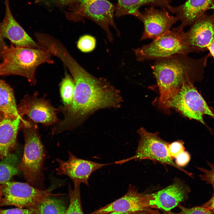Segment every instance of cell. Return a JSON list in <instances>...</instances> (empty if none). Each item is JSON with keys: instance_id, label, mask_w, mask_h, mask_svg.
<instances>
[{"instance_id": "obj_15", "label": "cell", "mask_w": 214, "mask_h": 214, "mask_svg": "<svg viewBox=\"0 0 214 214\" xmlns=\"http://www.w3.org/2000/svg\"><path fill=\"white\" fill-rule=\"evenodd\" d=\"M190 190L187 186L179 180L171 185L156 192L152 193L151 205L152 208L169 211L181 202L186 200Z\"/></svg>"}, {"instance_id": "obj_12", "label": "cell", "mask_w": 214, "mask_h": 214, "mask_svg": "<svg viewBox=\"0 0 214 214\" xmlns=\"http://www.w3.org/2000/svg\"><path fill=\"white\" fill-rule=\"evenodd\" d=\"M166 9H157L152 6L141 13L138 18L143 23L144 30L140 40H154L170 30L177 21L175 17L169 15Z\"/></svg>"}, {"instance_id": "obj_26", "label": "cell", "mask_w": 214, "mask_h": 214, "mask_svg": "<svg viewBox=\"0 0 214 214\" xmlns=\"http://www.w3.org/2000/svg\"><path fill=\"white\" fill-rule=\"evenodd\" d=\"M178 206L181 210L178 213H174L171 211H163L162 214H213L208 209L203 206L187 208L180 205Z\"/></svg>"}, {"instance_id": "obj_22", "label": "cell", "mask_w": 214, "mask_h": 214, "mask_svg": "<svg viewBox=\"0 0 214 214\" xmlns=\"http://www.w3.org/2000/svg\"><path fill=\"white\" fill-rule=\"evenodd\" d=\"M50 196L32 208L35 214H65L67 208L61 200Z\"/></svg>"}, {"instance_id": "obj_2", "label": "cell", "mask_w": 214, "mask_h": 214, "mask_svg": "<svg viewBox=\"0 0 214 214\" xmlns=\"http://www.w3.org/2000/svg\"><path fill=\"white\" fill-rule=\"evenodd\" d=\"M209 56L196 59L188 55H177L156 60L151 68L159 88L160 108L170 111L171 103L184 80L189 78L193 81L202 78Z\"/></svg>"}, {"instance_id": "obj_31", "label": "cell", "mask_w": 214, "mask_h": 214, "mask_svg": "<svg viewBox=\"0 0 214 214\" xmlns=\"http://www.w3.org/2000/svg\"><path fill=\"white\" fill-rule=\"evenodd\" d=\"M202 206L207 208L212 213H214V191L211 198Z\"/></svg>"}, {"instance_id": "obj_6", "label": "cell", "mask_w": 214, "mask_h": 214, "mask_svg": "<svg viewBox=\"0 0 214 214\" xmlns=\"http://www.w3.org/2000/svg\"><path fill=\"white\" fill-rule=\"evenodd\" d=\"M140 139L135 154L133 156L115 161V164H122L134 160L150 159L162 164L171 166L191 177V174L177 166L169 155V143L161 139L158 133H151L143 128L138 130Z\"/></svg>"}, {"instance_id": "obj_8", "label": "cell", "mask_w": 214, "mask_h": 214, "mask_svg": "<svg viewBox=\"0 0 214 214\" xmlns=\"http://www.w3.org/2000/svg\"><path fill=\"white\" fill-rule=\"evenodd\" d=\"M2 199L0 207L14 206L33 207L50 196L60 195L36 188L28 183L8 181L0 186Z\"/></svg>"}, {"instance_id": "obj_14", "label": "cell", "mask_w": 214, "mask_h": 214, "mask_svg": "<svg viewBox=\"0 0 214 214\" xmlns=\"http://www.w3.org/2000/svg\"><path fill=\"white\" fill-rule=\"evenodd\" d=\"M186 41L193 52L207 50L214 38V14H204L192 24L185 32Z\"/></svg>"}, {"instance_id": "obj_29", "label": "cell", "mask_w": 214, "mask_h": 214, "mask_svg": "<svg viewBox=\"0 0 214 214\" xmlns=\"http://www.w3.org/2000/svg\"><path fill=\"white\" fill-rule=\"evenodd\" d=\"M0 214H35L34 211L32 208L18 207L10 209H0Z\"/></svg>"}, {"instance_id": "obj_25", "label": "cell", "mask_w": 214, "mask_h": 214, "mask_svg": "<svg viewBox=\"0 0 214 214\" xmlns=\"http://www.w3.org/2000/svg\"><path fill=\"white\" fill-rule=\"evenodd\" d=\"M96 40L93 37L88 35L81 36L77 43V46L81 51L83 52H89L95 48Z\"/></svg>"}, {"instance_id": "obj_30", "label": "cell", "mask_w": 214, "mask_h": 214, "mask_svg": "<svg viewBox=\"0 0 214 214\" xmlns=\"http://www.w3.org/2000/svg\"><path fill=\"white\" fill-rule=\"evenodd\" d=\"M190 158L189 154L185 150L178 154L175 158V164L178 167L182 168L188 163Z\"/></svg>"}, {"instance_id": "obj_21", "label": "cell", "mask_w": 214, "mask_h": 214, "mask_svg": "<svg viewBox=\"0 0 214 214\" xmlns=\"http://www.w3.org/2000/svg\"><path fill=\"white\" fill-rule=\"evenodd\" d=\"M17 156L12 153L0 161V186L9 181L19 171Z\"/></svg>"}, {"instance_id": "obj_38", "label": "cell", "mask_w": 214, "mask_h": 214, "mask_svg": "<svg viewBox=\"0 0 214 214\" xmlns=\"http://www.w3.org/2000/svg\"><path fill=\"white\" fill-rule=\"evenodd\" d=\"M173 0H166L168 3L169 4Z\"/></svg>"}, {"instance_id": "obj_35", "label": "cell", "mask_w": 214, "mask_h": 214, "mask_svg": "<svg viewBox=\"0 0 214 214\" xmlns=\"http://www.w3.org/2000/svg\"><path fill=\"white\" fill-rule=\"evenodd\" d=\"M109 214H128V213H123L117 212H113L111 213H109Z\"/></svg>"}, {"instance_id": "obj_18", "label": "cell", "mask_w": 214, "mask_h": 214, "mask_svg": "<svg viewBox=\"0 0 214 214\" xmlns=\"http://www.w3.org/2000/svg\"><path fill=\"white\" fill-rule=\"evenodd\" d=\"M22 118L0 112V159L11 153L15 147Z\"/></svg>"}, {"instance_id": "obj_4", "label": "cell", "mask_w": 214, "mask_h": 214, "mask_svg": "<svg viewBox=\"0 0 214 214\" xmlns=\"http://www.w3.org/2000/svg\"><path fill=\"white\" fill-rule=\"evenodd\" d=\"M21 127L24 134L25 144L19 169L23 173L28 183L33 186L41 180L43 177V147L37 123L23 117Z\"/></svg>"}, {"instance_id": "obj_32", "label": "cell", "mask_w": 214, "mask_h": 214, "mask_svg": "<svg viewBox=\"0 0 214 214\" xmlns=\"http://www.w3.org/2000/svg\"><path fill=\"white\" fill-rule=\"evenodd\" d=\"M130 214H161L158 210L148 208Z\"/></svg>"}, {"instance_id": "obj_5", "label": "cell", "mask_w": 214, "mask_h": 214, "mask_svg": "<svg viewBox=\"0 0 214 214\" xmlns=\"http://www.w3.org/2000/svg\"><path fill=\"white\" fill-rule=\"evenodd\" d=\"M193 52L186 41L184 30L174 28L134 50L136 60L141 62L165 59L177 55H188Z\"/></svg>"}, {"instance_id": "obj_24", "label": "cell", "mask_w": 214, "mask_h": 214, "mask_svg": "<svg viewBox=\"0 0 214 214\" xmlns=\"http://www.w3.org/2000/svg\"><path fill=\"white\" fill-rule=\"evenodd\" d=\"M73 189L69 188L70 203L65 214H84L82 210L80 195V185L74 183Z\"/></svg>"}, {"instance_id": "obj_33", "label": "cell", "mask_w": 214, "mask_h": 214, "mask_svg": "<svg viewBox=\"0 0 214 214\" xmlns=\"http://www.w3.org/2000/svg\"><path fill=\"white\" fill-rule=\"evenodd\" d=\"M207 50L209 51L210 55L214 58V38L208 46Z\"/></svg>"}, {"instance_id": "obj_10", "label": "cell", "mask_w": 214, "mask_h": 214, "mask_svg": "<svg viewBox=\"0 0 214 214\" xmlns=\"http://www.w3.org/2000/svg\"><path fill=\"white\" fill-rule=\"evenodd\" d=\"M78 13L91 20L98 25L105 32L111 43L113 37L109 29L112 26L118 36L120 34L114 23L113 15L115 7L107 0H78Z\"/></svg>"}, {"instance_id": "obj_19", "label": "cell", "mask_w": 214, "mask_h": 214, "mask_svg": "<svg viewBox=\"0 0 214 214\" xmlns=\"http://www.w3.org/2000/svg\"><path fill=\"white\" fill-rule=\"evenodd\" d=\"M169 4L166 0H118L115 16L117 17L132 15L138 18L141 12L139 8L144 5L167 9Z\"/></svg>"}, {"instance_id": "obj_1", "label": "cell", "mask_w": 214, "mask_h": 214, "mask_svg": "<svg viewBox=\"0 0 214 214\" xmlns=\"http://www.w3.org/2000/svg\"><path fill=\"white\" fill-rule=\"evenodd\" d=\"M56 56L71 74L75 89L71 104L58 108V111L62 113L64 118L51 129L54 134L76 127L91 112L101 108L116 106L119 100L114 91L108 87L105 81L89 73L74 59L66 48L59 51Z\"/></svg>"}, {"instance_id": "obj_7", "label": "cell", "mask_w": 214, "mask_h": 214, "mask_svg": "<svg viewBox=\"0 0 214 214\" xmlns=\"http://www.w3.org/2000/svg\"><path fill=\"white\" fill-rule=\"evenodd\" d=\"M189 78L184 80L178 92L173 98L171 107L184 116L205 125L203 117L207 115L214 119V113Z\"/></svg>"}, {"instance_id": "obj_36", "label": "cell", "mask_w": 214, "mask_h": 214, "mask_svg": "<svg viewBox=\"0 0 214 214\" xmlns=\"http://www.w3.org/2000/svg\"><path fill=\"white\" fill-rule=\"evenodd\" d=\"M2 199V193L1 191V189L0 188V202H1Z\"/></svg>"}, {"instance_id": "obj_34", "label": "cell", "mask_w": 214, "mask_h": 214, "mask_svg": "<svg viewBox=\"0 0 214 214\" xmlns=\"http://www.w3.org/2000/svg\"><path fill=\"white\" fill-rule=\"evenodd\" d=\"M62 4H65L78 0H53Z\"/></svg>"}, {"instance_id": "obj_23", "label": "cell", "mask_w": 214, "mask_h": 214, "mask_svg": "<svg viewBox=\"0 0 214 214\" xmlns=\"http://www.w3.org/2000/svg\"><path fill=\"white\" fill-rule=\"evenodd\" d=\"M75 89L73 79L65 72L64 78L60 84V92L64 106H67L71 103Z\"/></svg>"}, {"instance_id": "obj_39", "label": "cell", "mask_w": 214, "mask_h": 214, "mask_svg": "<svg viewBox=\"0 0 214 214\" xmlns=\"http://www.w3.org/2000/svg\"><path fill=\"white\" fill-rule=\"evenodd\" d=\"M1 36L0 34V41L1 40Z\"/></svg>"}, {"instance_id": "obj_28", "label": "cell", "mask_w": 214, "mask_h": 214, "mask_svg": "<svg viewBox=\"0 0 214 214\" xmlns=\"http://www.w3.org/2000/svg\"><path fill=\"white\" fill-rule=\"evenodd\" d=\"M184 143L182 140H179L171 143H169L168 146L169 154L173 159L180 153L185 151Z\"/></svg>"}, {"instance_id": "obj_13", "label": "cell", "mask_w": 214, "mask_h": 214, "mask_svg": "<svg viewBox=\"0 0 214 214\" xmlns=\"http://www.w3.org/2000/svg\"><path fill=\"white\" fill-rule=\"evenodd\" d=\"M68 160L56 159L59 167L56 169L57 174L68 177L73 183H81L89 186V180L91 174L97 170L112 163H101L77 157L69 152Z\"/></svg>"}, {"instance_id": "obj_11", "label": "cell", "mask_w": 214, "mask_h": 214, "mask_svg": "<svg viewBox=\"0 0 214 214\" xmlns=\"http://www.w3.org/2000/svg\"><path fill=\"white\" fill-rule=\"evenodd\" d=\"M152 193L138 192L135 186L130 185L124 196L89 214H108L113 212L130 214L152 208Z\"/></svg>"}, {"instance_id": "obj_9", "label": "cell", "mask_w": 214, "mask_h": 214, "mask_svg": "<svg viewBox=\"0 0 214 214\" xmlns=\"http://www.w3.org/2000/svg\"><path fill=\"white\" fill-rule=\"evenodd\" d=\"M35 92L31 96H24L17 106L18 113L21 117L26 115L28 118L46 126L55 125L59 121L56 113L58 108L51 104L45 97H38Z\"/></svg>"}, {"instance_id": "obj_3", "label": "cell", "mask_w": 214, "mask_h": 214, "mask_svg": "<svg viewBox=\"0 0 214 214\" xmlns=\"http://www.w3.org/2000/svg\"><path fill=\"white\" fill-rule=\"evenodd\" d=\"M1 54L3 61L0 63V76L11 75L23 76L31 86L37 82L35 72L44 63L53 64L52 54L40 47L32 48L4 46Z\"/></svg>"}, {"instance_id": "obj_37", "label": "cell", "mask_w": 214, "mask_h": 214, "mask_svg": "<svg viewBox=\"0 0 214 214\" xmlns=\"http://www.w3.org/2000/svg\"><path fill=\"white\" fill-rule=\"evenodd\" d=\"M209 9H212L214 10V3L210 6Z\"/></svg>"}, {"instance_id": "obj_16", "label": "cell", "mask_w": 214, "mask_h": 214, "mask_svg": "<svg viewBox=\"0 0 214 214\" xmlns=\"http://www.w3.org/2000/svg\"><path fill=\"white\" fill-rule=\"evenodd\" d=\"M5 13L4 20L0 23L1 37L10 40L18 47L38 48L40 47L15 20L11 12L9 0H5Z\"/></svg>"}, {"instance_id": "obj_27", "label": "cell", "mask_w": 214, "mask_h": 214, "mask_svg": "<svg viewBox=\"0 0 214 214\" xmlns=\"http://www.w3.org/2000/svg\"><path fill=\"white\" fill-rule=\"evenodd\" d=\"M208 164L210 168L209 170L201 167H197V169L202 172V174L199 175L200 179L212 185L214 191V164L209 162H208Z\"/></svg>"}, {"instance_id": "obj_17", "label": "cell", "mask_w": 214, "mask_h": 214, "mask_svg": "<svg viewBox=\"0 0 214 214\" xmlns=\"http://www.w3.org/2000/svg\"><path fill=\"white\" fill-rule=\"evenodd\" d=\"M214 3V0H187L177 6L169 5L167 9L171 13L175 14L177 21L181 22L180 24L174 29L182 31L185 27L191 26L204 15Z\"/></svg>"}, {"instance_id": "obj_20", "label": "cell", "mask_w": 214, "mask_h": 214, "mask_svg": "<svg viewBox=\"0 0 214 214\" xmlns=\"http://www.w3.org/2000/svg\"><path fill=\"white\" fill-rule=\"evenodd\" d=\"M17 106L12 89L0 80V112L21 117L18 113Z\"/></svg>"}]
</instances>
